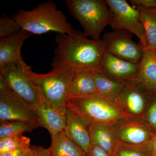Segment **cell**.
<instances>
[{
  "label": "cell",
  "instance_id": "277c9868",
  "mask_svg": "<svg viewBox=\"0 0 156 156\" xmlns=\"http://www.w3.org/2000/svg\"><path fill=\"white\" fill-rule=\"evenodd\" d=\"M65 3L83 29V34L99 40L102 31L112 20L106 0H66Z\"/></svg>",
  "mask_w": 156,
  "mask_h": 156
},
{
  "label": "cell",
  "instance_id": "5bb4252c",
  "mask_svg": "<svg viewBox=\"0 0 156 156\" xmlns=\"http://www.w3.org/2000/svg\"><path fill=\"white\" fill-rule=\"evenodd\" d=\"M88 129L92 144L99 147L110 156H115L121 141L113 125L90 123Z\"/></svg>",
  "mask_w": 156,
  "mask_h": 156
},
{
  "label": "cell",
  "instance_id": "3957f363",
  "mask_svg": "<svg viewBox=\"0 0 156 156\" xmlns=\"http://www.w3.org/2000/svg\"><path fill=\"white\" fill-rule=\"evenodd\" d=\"M66 106L90 123L113 125L131 117L119 106L98 93L70 97Z\"/></svg>",
  "mask_w": 156,
  "mask_h": 156
},
{
  "label": "cell",
  "instance_id": "6da1fadb",
  "mask_svg": "<svg viewBox=\"0 0 156 156\" xmlns=\"http://www.w3.org/2000/svg\"><path fill=\"white\" fill-rule=\"evenodd\" d=\"M55 56L52 62V74H71L81 70H100L105 49L102 40H91L83 33L57 34Z\"/></svg>",
  "mask_w": 156,
  "mask_h": 156
},
{
  "label": "cell",
  "instance_id": "52a82bcc",
  "mask_svg": "<svg viewBox=\"0 0 156 156\" xmlns=\"http://www.w3.org/2000/svg\"><path fill=\"white\" fill-rule=\"evenodd\" d=\"M27 71L36 84L44 100L58 109L66 110L68 89L72 73L44 74L34 72L27 66Z\"/></svg>",
  "mask_w": 156,
  "mask_h": 156
},
{
  "label": "cell",
  "instance_id": "30bf717a",
  "mask_svg": "<svg viewBox=\"0 0 156 156\" xmlns=\"http://www.w3.org/2000/svg\"><path fill=\"white\" fill-rule=\"evenodd\" d=\"M139 64L117 57L105 51L100 64V70L105 75L122 83L128 84L136 79Z\"/></svg>",
  "mask_w": 156,
  "mask_h": 156
},
{
  "label": "cell",
  "instance_id": "7a4b0ae2",
  "mask_svg": "<svg viewBox=\"0 0 156 156\" xmlns=\"http://www.w3.org/2000/svg\"><path fill=\"white\" fill-rule=\"evenodd\" d=\"M12 17L22 30L32 34L49 32L69 34L75 30L68 22L66 15L57 9L52 1L40 3L30 11L19 9Z\"/></svg>",
  "mask_w": 156,
  "mask_h": 156
},
{
  "label": "cell",
  "instance_id": "9a60e30c",
  "mask_svg": "<svg viewBox=\"0 0 156 156\" xmlns=\"http://www.w3.org/2000/svg\"><path fill=\"white\" fill-rule=\"evenodd\" d=\"M41 127L48 129L51 138L64 131L66 110L54 107L44 100L37 108Z\"/></svg>",
  "mask_w": 156,
  "mask_h": 156
},
{
  "label": "cell",
  "instance_id": "4316f807",
  "mask_svg": "<svg viewBox=\"0 0 156 156\" xmlns=\"http://www.w3.org/2000/svg\"><path fill=\"white\" fill-rule=\"evenodd\" d=\"M27 156H52L49 149L41 146H30V150Z\"/></svg>",
  "mask_w": 156,
  "mask_h": 156
},
{
  "label": "cell",
  "instance_id": "f1b7e54d",
  "mask_svg": "<svg viewBox=\"0 0 156 156\" xmlns=\"http://www.w3.org/2000/svg\"><path fill=\"white\" fill-rule=\"evenodd\" d=\"M133 7L139 5L147 8H156L155 0H131Z\"/></svg>",
  "mask_w": 156,
  "mask_h": 156
},
{
  "label": "cell",
  "instance_id": "f546056e",
  "mask_svg": "<svg viewBox=\"0 0 156 156\" xmlns=\"http://www.w3.org/2000/svg\"><path fill=\"white\" fill-rule=\"evenodd\" d=\"M85 156H110L102 148L94 144L91 145L90 150Z\"/></svg>",
  "mask_w": 156,
  "mask_h": 156
},
{
  "label": "cell",
  "instance_id": "1f68e13d",
  "mask_svg": "<svg viewBox=\"0 0 156 156\" xmlns=\"http://www.w3.org/2000/svg\"><path fill=\"white\" fill-rule=\"evenodd\" d=\"M154 56H155V58H156V49L155 50H154Z\"/></svg>",
  "mask_w": 156,
  "mask_h": 156
},
{
  "label": "cell",
  "instance_id": "5b68a950",
  "mask_svg": "<svg viewBox=\"0 0 156 156\" xmlns=\"http://www.w3.org/2000/svg\"><path fill=\"white\" fill-rule=\"evenodd\" d=\"M27 67L22 58L0 66V75L15 93L37 108L44 100Z\"/></svg>",
  "mask_w": 156,
  "mask_h": 156
},
{
  "label": "cell",
  "instance_id": "e0dca14e",
  "mask_svg": "<svg viewBox=\"0 0 156 156\" xmlns=\"http://www.w3.org/2000/svg\"><path fill=\"white\" fill-rule=\"evenodd\" d=\"M134 81L149 92H156V58L154 50H144L138 74Z\"/></svg>",
  "mask_w": 156,
  "mask_h": 156
},
{
  "label": "cell",
  "instance_id": "7c38bea8",
  "mask_svg": "<svg viewBox=\"0 0 156 156\" xmlns=\"http://www.w3.org/2000/svg\"><path fill=\"white\" fill-rule=\"evenodd\" d=\"M127 120L115 129L121 142L128 145L143 146L152 142L156 134L147 124L136 120Z\"/></svg>",
  "mask_w": 156,
  "mask_h": 156
},
{
  "label": "cell",
  "instance_id": "d6986e66",
  "mask_svg": "<svg viewBox=\"0 0 156 156\" xmlns=\"http://www.w3.org/2000/svg\"><path fill=\"white\" fill-rule=\"evenodd\" d=\"M92 73L98 94L118 105L119 97L126 84L112 80L100 71H92Z\"/></svg>",
  "mask_w": 156,
  "mask_h": 156
},
{
  "label": "cell",
  "instance_id": "83f0119b",
  "mask_svg": "<svg viewBox=\"0 0 156 156\" xmlns=\"http://www.w3.org/2000/svg\"><path fill=\"white\" fill-rule=\"evenodd\" d=\"M30 150V147L21 148L6 152L0 154V156H27Z\"/></svg>",
  "mask_w": 156,
  "mask_h": 156
},
{
  "label": "cell",
  "instance_id": "8992f818",
  "mask_svg": "<svg viewBox=\"0 0 156 156\" xmlns=\"http://www.w3.org/2000/svg\"><path fill=\"white\" fill-rule=\"evenodd\" d=\"M19 121L41 127L36 108L17 95L0 75V122Z\"/></svg>",
  "mask_w": 156,
  "mask_h": 156
},
{
  "label": "cell",
  "instance_id": "4fadbf2b",
  "mask_svg": "<svg viewBox=\"0 0 156 156\" xmlns=\"http://www.w3.org/2000/svg\"><path fill=\"white\" fill-rule=\"evenodd\" d=\"M89 124L75 112L67 107L64 132L80 148L85 155L89 153L92 145L88 129Z\"/></svg>",
  "mask_w": 156,
  "mask_h": 156
},
{
  "label": "cell",
  "instance_id": "8fae6325",
  "mask_svg": "<svg viewBox=\"0 0 156 156\" xmlns=\"http://www.w3.org/2000/svg\"><path fill=\"white\" fill-rule=\"evenodd\" d=\"M152 93L133 81L126 84L120 94L118 104L130 116H137L143 112L147 98Z\"/></svg>",
  "mask_w": 156,
  "mask_h": 156
},
{
  "label": "cell",
  "instance_id": "d4e9b609",
  "mask_svg": "<svg viewBox=\"0 0 156 156\" xmlns=\"http://www.w3.org/2000/svg\"><path fill=\"white\" fill-rule=\"evenodd\" d=\"M15 20L3 15L0 19V38H5L22 30Z\"/></svg>",
  "mask_w": 156,
  "mask_h": 156
},
{
  "label": "cell",
  "instance_id": "7402d4cb",
  "mask_svg": "<svg viewBox=\"0 0 156 156\" xmlns=\"http://www.w3.org/2000/svg\"><path fill=\"white\" fill-rule=\"evenodd\" d=\"M0 124V139L31 132L39 127L34 123L23 121H5Z\"/></svg>",
  "mask_w": 156,
  "mask_h": 156
},
{
  "label": "cell",
  "instance_id": "4dcf8cb0",
  "mask_svg": "<svg viewBox=\"0 0 156 156\" xmlns=\"http://www.w3.org/2000/svg\"><path fill=\"white\" fill-rule=\"evenodd\" d=\"M151 152L153 156H156V136L152 142Z\"/></svg>",
  "mask_w": 156,
  "mask_h": 156
},
{
  "label": "cell",
  "instance_id": "603a6c76",
  "mask_svg": "<svg viewBox=\"0 0 156 156\" xmlns=\"http://www.w3.org/2000/svg\"><path fill=\"white\" fill-rule=\"evenodd\" d=\"M30 147V139L22 134L0 139V154L9 151Z\"/></svg>",
  "mask_w": 156,
  "mask_h": 156
},
{
  "label": "cell",
  "instance_id": "ac0fdd59",
  "mask_svg": "<svg viewBox=\"0 0 156 156\" xmlns=\"http://www.w3.org/2000/svg\"><path fill=\"white\" fill-rule=\"evenodd\" d=\"M95 93L97 92L92 71L81 70L73 73L69 87V98Z\"/></svg>",
  "mask_w": 156,
  "mask_h": 156
},
{
  "label": "cell",
  "instance_id": "2e32d148",
  "mask_svg": "<svg viewBox=\"0 0 156 156\" xmlns=\"http://www.w3.org/2000/svg\"><path fill=\"white\" fill-rule=\"evenodd\" d=\"M32 35L22 30L11 36L1 39L0 66L22 59L21 48L24 42Z\"/></svg>",
  "mask_w": 156,
  "mask_h": 156
},
{
  "label": "cell",
  "instance_id": "cb8c5ba5",
  "mask_svg": "<svg viewBox=\"0 0 156 156\" xmlns=\"http://www.w3.org/2000/svg\"><path fill=\"white\" fill-rule=\"evenodd\" d=\"M151 144L143 146H133L121 142L115 156H153L151 152Z\"/></svg>",
  "mask_w": 156,
  "mask_h": 156
},
{
  "label": "cell",
  "instance_id": "9c48e42d",
  "mask_svg": "<svg viewBox=\"0 0 156 156\" xmlns=\"http://www.w3.org/2000/svg\"><path fill=\"white\" fill-rule=\"evenodd\" d=\"M132 34L124 30H114L104 34L102 41L106 52L133 63L139 64L144 49L132 40Z\"/></svg>",
  "mask_w": 156,
  "mask_h": 156
},
{
  "label": "cell",
  "instance_id": "44dd1931",
  "mask_svg": "<svg viewBox=\"0 0 156 156\" xmlns=\"http://www.w3.org/2000/svg\"><path fill=\"white\" fill-rule=\"evenodd\" d=\"M139 11L140 20L145 30L147 39V49H156V8H147L137 5L134 7Z\"/></svg>",
  "mask_w": 156,
  "mask_h": 156
},
{
  "label": "cell",
  "instance_id": "ffe728a7",
  "mask_svg": "<svg viewBox=\"0 0 156 156\" xmlns=\"http://www.w3.org/2000/svg\"><path fill=\"white\" fill-rule=\"evenodd\" d=\"M49 148L52 156H85L80 148L70 139L64 131L51 138Z\"/></svg>",
  "mask_w": 156,
  "mask_h": 156
},
{
  "label": "cell",
  "instance_id": "484cf974",
  "mask_svg": "<svg viewBox=\"0 0 156 156\" xmlns=\"http://www.w3.org/2000/svg\"><path fill=\"white\" fill-rule=\"evenodd\" d=\"M153 101L147 114V125L156 134V92H153Z\"/></svg>",
  "mask_w": 156,
  "mask_h": 156
},
{
  "label": "cell",
  "instance_id": "ba28073f",
  "mask_svg": "<svg viewBox=\"0 0 156 156\" xmlns=\"http://www.w3.org/2000/svg\"><path fill=\"white\" fill-rule=\"evenodd\" d=\"M112 15L111 23L114 30H124L134 34L144 50L147 49L145 30L140 20L139 11L126 0H106Z\"/></svg>",
  "mask_w": 156,
  "mask_h": 156
}]
</instances>
